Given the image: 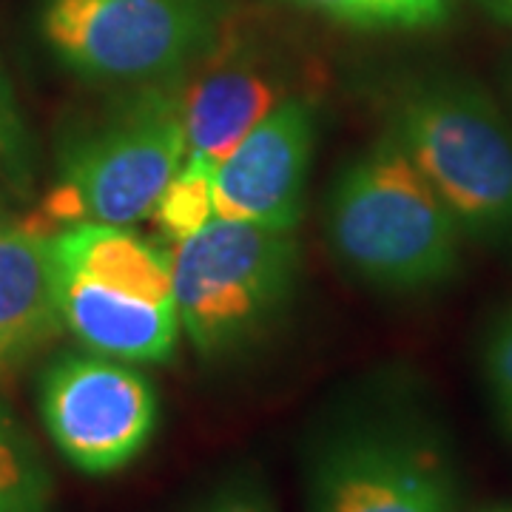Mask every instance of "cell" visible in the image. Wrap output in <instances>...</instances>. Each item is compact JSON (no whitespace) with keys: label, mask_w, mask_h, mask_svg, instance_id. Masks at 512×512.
Wrapping results in <instances>:
<instances>
[{"label":"cell","mask_w":512,"mask_h":512,"mask_svg":"<svg viewBox=\"0 0 512 512\" xmlns=\"http://www.w3.org/2000/svg\"><path fill=\"white\" fill-rule=\"evenodd\" d=\"M63 328L92 353L165 365L180 348L171 251L131 225L72 222L49 234Z\"/></svg>","instance_id":"3"},{"label":"cell","mask_w":512,"mask_h":512,"mask_svg":"<svg viewBox=\"0 0 512 512\" xmlns=\"http://www.w3.org/2000/svg\"><path fill=\"white\" fill-rule=\"evenodd\" d=\"M456 217L461 234L512 242V128L461 77H421L390 100L387 128Z\"/></svg>","instance_id":"4"},{"label":"cell","mask_w":512,"mask_h":512,"mask_svg":"<svg viewBox=\"0 0 512 512\" xmlns=\"http://www.w3.org/2000/svg\"><path fill=\"white\" fill-rule=\"evenodd\" d=\"M0 217H6V211H3V194H0Z\"/></svg>","instance_id":"20"},{"label":"cell","mask_w":512,"mask_h":512,"mask_svg":"<svg viewBox=\"0 0 512 512\" xmlns=\"http://www.w3.org/2000/svg\"><path fill=\"white\" fill-rule=\"evenodd\" d=\"M316 137L319 117L308 97L293 94L268 111L222 160L214 185L217 217L296 231L305 214Z\"/></svg>","instance_id":"9"},{"label":"cell","mask_w":512,"mask_h":512,"mask_svg":"<svg viewBox=\"0 0 512 512\" xmlns=\"http://www.w3.org/2000/svg\"><path fill=\"white\" fill-rule=\"evenodd\" d=\"M0 382H3V376H0Z\"/></svg>","instance_id":"21"},{"label":"cell","mask_w":512,"mask_h":512,"mask_svg":"<svg viewBox=\"0 0 512 512\" xmlns=\"http://www.w3.org/2000/svg\"><path fill=\"white\" fill-rule=\"evenodd\" d=\"M484 367H487L495 407L501 413V421L512 433V305L498 316L493 333H490Z\"/></svg>","instance_id":"16"},{"label":"cell","mask_w":512,"mask_h":512,"mask_svg":"<svg viewBox=\"0 0 512 512\" xmlns=\"http://www.w3.org/2000/svg\"><path fill=\"white\" fill-rule=\"evenodd\" d=\"M325 239L350 276L390 293L436 288L461 256L456 217L390 131L333 177Z\"/></svg>","instance_id":"1"},{"label":"cell","mask_w":512,"mask_h":512,"mask_svg":"<svg viewBox=\"0 0 512 512\" xmlns=\"http://www.w3.org/2000/svg\"><path fill=\"white\" fill-rule=\"evenodd\" d=\"M49 231L0 217V376L3 382L63 333Z\"/></svg>","instance_id":"11"},{"label":"cell","mask_w":512,"mask_h":512,"mask_svg":"<svg viewBox=\"0 0 512 512\" xmlns=\"http://www.w3.org/2000/svg\"><path fill=\"white\" fill-rule=\"evenodd\" d=\"M484 512H512L510 504H498V507H487Z\"/></svg>","instance_id":"19"},{"label":"cell","mask_w":512,"mask_h":512,"mask_svg":"<svg viewBox=\"0 0 512 512\" xmlns=\"http://www.w3.org/2000/svg\"><path fill=\"white\" fill-rule=\"evenodd\" d=\"M40 419L74 470L109 476L154 439L160 399L131 362L92 350L63 353L40 376Z\"/></svg>","instance_id":"7"},{"label":"cell","mask_w":512,"mask_h":512,"mask_svg":"<svg viewBox=\"0 0 512 512\" xmlns=\"http://www.w3.org/2000/svg\"><path fill=\"white\" fill-rule=\"evenodd\" d=\"M495 9L507 20H512V0H495Z\"/></svg>","instance_id":"18"},{"label":"cell","mask_w":512,"mask_h":512,"mask_svg":"<svg viewBox=\"0 0 512 512\" xmlns=\"http://www.w3.org/2000/svg\"><path fill=\"white\" fill-rule=\"evenodd\" d=\"M40 35L94 86L183 77L222 35L220 0H46Z\"/></svg>","instance_id":"6"},{"label":"cell","mask_w":512,"mask_h":512,"mask_svg":"<svg viewBox=\"0 0 512 512\" xmlns=\"http://www.w3.org/2000/svg\"><path fill=\"white\" fill-rule=\"evenodd\" d=\"M185 157V74L117 89L57 148V180L43 202L46 231L148 220Z\"/></svg>","instance_id":"2"},{"label":"cell","mask_w":512,"mask_h":512,"mask_svg":"<svg viewBox=\"0 0 512 512\" xmlns=\"http://www.w3.org/2000/svg\"><path fill=\"white\" fill-rule=\"evenodd\" d=\"M180 328L205 359L254 348L285 319L299 282L296 231L214 217L171 251Z\"/></svg>","instance_id":"5"},{"label":"cell","mask_w":512,"mask_h":512,"mask_svg":"<svg viewBox=\"0 0 512 512\" xmlns=\"http://www.w3.org/2000/svg\"><path fill=\"white\" fill-rule=\"evenodd\" d=\"M194 512H276V507L256 481L234 478L217 487Z\"/></svg>","instance_id":"17"},{"label":"cell","mask_w":512,"mask_h":512,"mask_svg":"<svg viewBox=\"0 0 512 512\" xmlns=\"http://www.w3.org/2000/svg\"><path fill=\"white\" fill-rule=\"evenodd\" d=\"M311 512H453L447 467L384 424H350L313 461Z\"/></svg>","instance_id":"8"},{"label":"cell","mask_w":512,"mask_h":512,"mask_svg":"<svg viewBox=\"0 0 512 512\" xmlns=\"http://www.w3.org/2000/svg\"><path fill=\"white\" fill-rule=\"evenodd\" d=\"M220 165L205 160L200 154H188L171 183L165 185L163 197L154 208L157 231L168 242H183L191 234H197L202 225L217 217L214 205V185H217Z\"/></svg>","instance_id":"13"},{"label":"cell","mask_w":512,"mask_h":512,"mask_svg":"<svg viewBox=\"0 0 512 512\" xmlns=\"http://www.w3.org/2000/svg\"><path fill=\"white\" fill-rule=\"evenodd\" d=\"M52 473L35 439L0 402V512H52Z\"/></svg>","instance_id":"12"},{"label":"cell","mask_w":512,"mask_h":512,"mask_svg":"<svg viewBox=\"0 0 512 512\" xmlns=\"http://www.w3.org/2000/svg\"><path fill=\"white\" fill-rule=\"evenodd\" d=\"M282 100H288L285 69L274 55L239 37L220 35L208 55L185 74L188 154L222 165L239 140Z\"/></svg>","instance_id":"10"},{"label":"cell","mask_w":512,"mask_h":512,"mask_svg":"<svg viewBox=\"0 0 512 512\" xmlns=\"http://www.w3.org/2000/svg\"><path fill=\"white\" fill-rule=\"evenodd\" d=\"M353 29H424L447 18L450 0H288Z\"/></svg>","instance_id":"14"},{"label":"cell","mask_w":512,"mask_h":512,"mask_svg":"<svg viewBox=\"0 0 512 512\" xmlns=\"http://www.w3.org/2000/svg\"><path fill=\"white\" fill-rule=\"evenodd\" d=\"M40 174V146L20 109L12 77L0 63V185L20 200L35 194Z\"/></svg>","instance_id":"15"}]
</instances>
